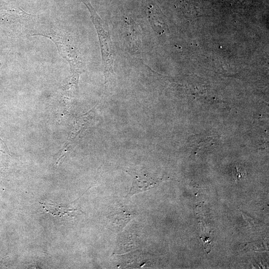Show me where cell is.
Returning <instances> with one entry per match:
<instances>
[{
	"label": "cell",
	"instance_id": "7a4b0ae2",
	"mask_svg": "<svg viewBox=\"0 0 269 269\" xmlns=\"http://www.w3.org/2000/svg\"><path fill=\"white\" fill-rule=\"evenodd\" d=\"M126 171L133 178L132 186L127 196L130 197L134 194L149 190L165 180L163 178L153 175L148 173L147 171L130 169Z\"/></svg>",
	"mask_w": 269,
	"mask_h": 269
},
{
	"label": "cell",
	"instance_id": "3957f363",
	"mask_svg": "<svg viewBox=\"0 0 269 269\" xmlns=\"http://www.w3.org/2000/svg\"><path fill=\"white\" fill-rule=\"evenodd\" d=\"M148 17L151 26L158 34L164 32L168 25L166 18L157 6L150 5L148 8Z\"/></svg>",
	"mask_w": 269,
	"mask_h": 269
},
{
	"label": "cell",
	"instance_id": "277c9868",
	"mask_svg": "<svg viewBox=\"0 0 269 269\" xmlns=\"http://www.w3.org/2000/svg\"><path fill=\"white\" fill-rule=\"evenodd\" d=\"M135 212L126 209L123 206L119 207L110 216L112 223L120 228L125 227L127 223L135 216Z\"/></svg>",
	"mask_w": 269,
	"mask_h": 269
},
{
	"label": "cell",
	"instance_id": "6da1fadb",
	"mask_svg": "<svg viewBox=\"0 0 269 269\" xmlns=\"http://www.w3.org/2000/svg\"><path fill=\"white\" fill-rule=\"evenodd\" d=\"M87 7L97 31L101 49L106 84L111 80L114 72V53L109 32L104 28L103 21L89 0H81Z\"/></svg>",
	"mask_w": 269,
	"mask_h": 269
},
{
	"label": "cell",
	"instance_id": "5b68a950",
	"mask_svg": "<svg viewBox=\"0 0 269 269\" xmlns=\"http://www.w3.org/2000/svg\"><path fill=\"white\" fill-rule=\"evenodd\" d=\"M39 203L41 204L42 208L45 209L46 212L49 213L54 216L62 217L66 215L71 216L70 213L78 211V209L75 208H71L62 206H59L58 205L54 203Z\"/></svg>",
	"mask_w": 269,
	"mask_h": 269
}]
</instances>
